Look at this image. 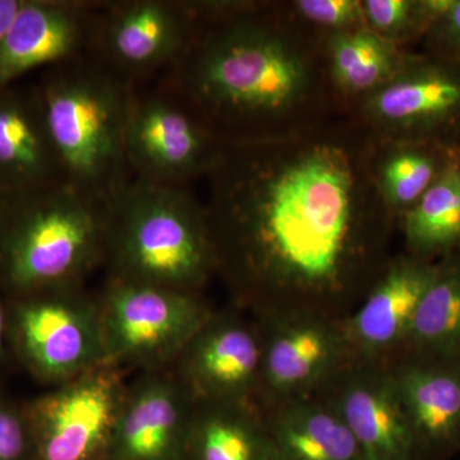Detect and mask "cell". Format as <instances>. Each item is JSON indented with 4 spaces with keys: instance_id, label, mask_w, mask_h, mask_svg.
I'll list each match as a JSON object with an SVG mask.
<instances>
[{
    "instance_id": "1",
    "label": "cell",
    "mask_w": 460,
    "mask_h": 460,
    "mask_svg": "<svg viewBox=\"0 0 460 460\" xmlns=\"http://www.w3.org/2000/svg\"><path fill=\"white\" fill-rule=\"evenodd\" d=\"M376 140L353 109L302 131L224 145L205 210L235 307L343 320L392 260L399 226L375 180Z\"/></svg>"
},
{
    "instance_id": "2",
    "label": "cell",
    "mask_w": 460,
    "mask_h": 460,
    "mask_svg": "<svg viewBox=\"0 0 460 460\" xmlns=\"http://www.w3.org/2000/svg\"><path fill=\"white\" fill-rule=\"evenodd\" d=\"M199 25L157 87L224 145L308 128L341 109L323 38L284 3L190 0Z\"/></svg>"
},
{
    "instance_id": "3",
    "label": "cell",
    "mask_w": 460,
    "mask_h": 460,
    "mask_svg": "<svg viewBox=\"0 0 460 460\" xmlns=\"http://www.w3.org/2000/svg\"><path fill=\"white\" fill-rule=\"evenodd\" d=\"M109 279L202 295L215 278L205 204L189 186L131 178L107 202Z\"/></svg>"
},
{
    "instance_id": "4",
    "label": "cell",
    "mask_w": 460,
    "mask_h": 460,
    "mask_svg": "<svg viewBox=\"0 0 460 460\" xmlns=\"http://www.w3.org/2000/svg\"><path fill=\"white\" fill-rule=\"evenodd\" d=\"M105 215L66 181L0 196V295L84 286L104 268Z\"/></svg>"
},
{
    "instance_id": "5",
    "label": "cell",
    "mask_w": 460,
    "mask_h": 460,
    "mask_svg": "<svg viewBox=\"0 0 460 460\" xmlns=\"http://www.w3.org/2000/svg\"><path fill=\"white\" fill-rule=\"evenodd\" d=\"M36 87L65 181L108 202L132 178L124 144L136 86L89 54L45 69Z\"/></svg>"
},
{
    "instance_id": "6",
    "label": "cell",
    "mask_w": 460,
    "mask_h": 460,
    "mask_svg": "<svg viewBox=\"0 0 460 460\" xmlns=\"http://www.w3.org/2000/svg\"><path fill=\"white\" fill-rule=\"evenodd\" d=\"M12 361L50 387L108 363L98 296L84 286L7 299Z\"/></svg>"
},
{
    "instance_id": "7",
    "label": "cell",
    "mask_w": 460,
    "mask_h": 460,
    "mask_svg": "<svg viewBox=\"0 0 460 460\" xmlns=\"http://www.w3.org/2000/svg\"><path fill=\"white\" fill-rule=\"evenodd\" d=\"M96 296L108 363L137 374L172 367L214 311L202 295L109 278Z\"/></svg>"
},
{
    "instance_id": "8",
    "label": "cell",
    "mask_w": 460,
    "mask_h": 460,
    "mask_svg": "<svg viewBox=\"0 0 460 460\" xmlns=\"http://www.w3.org/2000/svg\"><path fill=\"white\" fill-rule=\"evenodd\" d=\"M352 109L378 142L456 145L460 65L410 53L389 81Z\"/></svg>"
},
{
    "instance_id": "9",
    "label": "cell",
    "mask_w": 460,
    "mask_h": 460,
    "mask_svg": "<svg viewBox=\"0 0 460 460\" xmlns=\"http://www.w3.org/2000/svg\"><path fill=\"white\" fill-rule=\"evenodd\" d=\"M126 374L105 363L23 402L33 460H107Z\"/></svg>"
},
{
    "instance_id": "10",
    "label": "cell",
    "mask_w": 460,
    "mask_h": 460,
    "mask_svg": "<svg viewBox=\"0 0 460 460\" xmlns=\"http://www.w3.org/2000/svg\"><path fill=\"white\" fill-rule=\"evenodd\" d=\"M250 314L261 345V408L320 394L353 362L341 319L296 310Z\"/></svg>"
},
{
    "instance_id": "11",
    "label": "cell",
    "mask_w": 460,
    "mask_h": 460,
    "mask_svg": "<svg viewBox=\"0 0 460 460\" xmlns=\"http://www.w3.org/2000/svg\"><path fill=\"white\" fill-rule=\"evenodd\" d=\"M126 159L136 180L189 186L208 178L224 144L165 90L135 87L126 128Z\"/></svg>"
},
{
    "instance_id": "12",
    "label": "cell",
    "mask_w": 460,
    "mask_h": 460,
    "mask_svg": "<svg viewBox=\"0 0 460 460\" xmlns=\"http://www.w3.org/2000/svg\"><path fill=\"white\" fill-rule=\"evenodd\" d=\"M199 25L190 0L102 2L90 56L127 83L142 86L177 63Z\"/></svg>"
},
{
    "instance_id": "13",
    "label": "cell",
    "mask_w": 460,
    "mask_h": 460,
    "mask_svg": "<svg viewBox=\"0 0 460 460\" xmlns=\"http://www.w3.org/2000/svg\"><path fill=\"white\" fill-rule=\"evenodd\" d=\"M172 370L195 401L257 402L261 345L252 316L237 307L213 311Z\"/></svg>"
},
{
    "instance_id": "14",
    "label": "cell",
    "mask_w": 460,
    "mask_h": 460,
    "mask_svg": "<svg viewBox=\"0 0 460 460\" xmlns=\"http://www.w3.org/2000/svg\"><path fill=\"white\" fill-rule=\"evenodd\" d=\"M317 395L341 414L363 459L422 460L387 363H349Z\"/></svg>"
},
{
    "instance_id": "15",
    "label": "cell",
    "mask_w": 460,
    "mask_h": 460,
    "mask_svg": "<svg viewBox=\"0 0 460 460\" xmlns=\"http://www.w3.org/2000/svg\"><path fill=\"white\" fill-rule=\"evenodd\" d=\"M193 404L172 367L138 372L127 384L107 460H183Z\"/></svg>"
},
{
    "instance_id": "16",
    "label": "cell",
    "mask_w": 460,
    "mask_h": 460,
    "mask_svg": "<svg viewBox=\"0 0 460 460\" xmlns=\"http://www.w3.org/2000/svg\"><path fill=\"white\" fill-rule=\"evenodd\" d=\"M102 2L23 0L0 41V89L38 69L89 56Z\"/></svg>"
},
{
    "instance_id": "17",
    "label": "cell",
    "mask_w": 460,
    "mask_h": 460,
    "mask_svg": "<svg viewBox=\"0 0 460 460\" xmlns=\"http://www.w3.org/2000/svg\"><path fill=\"white\" fill-rule=\"evenodd\" d=\"M438 261L405 252L393 256L367 295L341 320L353 362L390 363L402 353Z\"/></svg>"
},
{
    "instance_id": "18",
    "label": "cell",
    "mask_w": 460,
    "mask_h": 460,
    "mask_svg": "<svg viewBox=\"0 0 460 460\" xmlns=\"http://www.w3.org/2000/svg\"><path fill=\"white\" fill-rule=\"evenodd\" d=\"M420 459L460 449V361L399 357L387 363Z\"/></svg>"
},
{
    "instance_id": "19",
    "label": "cell",
    "mask_w": 460,
    "mask_h": 460,
    "mask_svg": "<svg viewBox=\"0 0 460 460\" xmlns=\"http://www.w3.org/2000/svg\"><path fill=\"white\" fill-rule=\"evenodd\" d=\"M62 181L36 84L0 89V196Z\"/></svg>"
},
{
    "instance_id": "20",
    "label": "cell",
    "mask_w": 460,
    "mask_h": 460,
    "mask_svg": "<svg viewBox=\"0 0 460 460\" xmlns=\"http://www.w3.org/2000/svg\"><path fill=\"white\" fill-rule=\"evenodd\" d=\"M183 460H279L256 402L195 401Z\"/></svg>"
},
{
    "instance_id": "21",
    "label": "cell",
    "mask_w": 460,
    "mask_h": 460,
    "mask_svg": "<svg viewBox=\"0 0 460 460\" xmlns=\"http://www.w3.org/2000/svg\"><path fill=\"white\" fill-rule=\"evenodd\" d=\"M279 460H365L341 414L321 395L262 408Z\"/></svg>"
},
{
    "instance_id": "22",
    "label": "cell",
    "mask_w": 460,
    "mask_h": 460,
    "mask_svg": "<svg viewBox=\"0 0 460 460\" xmlns=\"http://www.w3.org/2000/svg\"><path fill=\"white\" fill-rule=\"evenodd\" d=\"M323 48L332 89L350 108L389 81L410 56L367 27L325 36Z\"/></svg>"
},
{
    "instance_id": "23",
    "label": "cell",
    "mask_w": 460,
    "mask_h": 460,
    "mask_svg": "<svg viewBox=\"0 0 460 460\" xmlns=\"http://www.w3.org/2000/svg\"><path fill=\"white\" fill-rule=\"evenodd\" d=\"M399 357L460 361L459 250L438 260Z\"/></svg>"
},
{
    "instance_id": "24",
    "label": "cell",
    "mask_w": 460,
    "mask_h": 460,
    "mask_svg": "<svg viewBox=\"0 0 460 460\" xmlns=\"http://www.w3.org/2000/svg\"><path fill=\"white\" fill-rule=\"evenodd\" d=\"M456 157L458 144L376 141L375 180L387 208L399 219Z\"/></svg>"
},
{
    "instance_id": "25",
    "label": "cell",
    "mask_w": 460,
    "mask_h": 460,
    "mask_svg": "<svg viewBox=\"0 0 460 460\" xmlns=\"http://www.w3.org/2000/svg\"><path fill=\"white\" fill-rule=\"evenodd\" d=\"M407 252L422 259L445 256L460 246V174L458 157L399 217Z\"/></svg>"
},
{
    "instance_id": "26",
    "label": "cell",
    "mask_w": 460,
    "mask_h": 460,
    "mask_svg": "<svg viewBox=\"0 0 460 460\" xmlns=\"http://www.w3.org/2000/svg\"><path fill=\"white\" fill-rule=\"evenodd\" d=\"M453 0H362L365 26L381 38L404 48L447 13Z\"/></svg>"
},
{
    "instance_id": "27",
    "label": "cell",
    "mask_w": 460,
    "mask_h": 460,
    "mask_svg": "<svg viewBox=\"0 0 460 460\" xmlns=\"http://www.w3.org/2000/svg\"><path fill=\"white\" fill-rule=\"evenodd\" d=\"M284 5L296 22L323 39L366 27L362 0H296Z\"/></svg>"
},
{
    "instance_id": "28",
    "label": "cell",
    "mask_w": 460,
    "mask_h": 460,
    "mask_svg": "<svg viewBox=\"0 0 460 460\" xmlns=\"http://www.w3.org/2000/svg\"><path fill=\"white\" fill-rule=\"evenodd\" d=\"M0 460H33V444L23 402L0 394Z\"/></svg>"
},
{
    "instance_id": "29",
    "label": "cell",
    "mask_w": 460,
    "mask_h": 460,
    "mask_svg": "<svg viewBox=\"0 0 460 460\" xmlns=\"http://www.w3.org/2000/svg\"><path fill=\"white\" fill-rule=\"evenodd\" d=\"M428 54L460 65V0H453L438 22L425 35Z\"/></svg>"
},
{
    "instance_id": "30",
    "label": "cell",
    "mask_w": 460,
    "mask_h": 460,
    "mask_svg": "<svg viewBox=\"0 0 460 460\" xmlns=\"http://www.w3.org/2000/svg\"><path fill=\"white\" fill-rule=\"evenodd\" d=\"M11 361L8 344V305L7 299L0 295V368Z\"/></svg>"
},
{
    "instance_id": "31",
    "label": "cell",
    "mask_w": 460,
    "mask_h": 460,
    "mask_svg": "<svg viewBox=\"0 0 460 460\" xmlns=\"http://www.w3.org/2000/svg\"><path fill=\"white\" fill-rule=\"evenodd\" d=\"M23 0H0V41L17 16Z\"/></svg>"
},
{
    "instance_id": "32",
    "label": "cell",
    "mask_w": 460,
    "mask_h": 460,
    "mask_svg": "<svg viewBox=\"0 0 460 460\" xmlns=\"http://www.w3.org/2000/svg\"><path fill=\"white\" fill-rule=\"evenodd\" d=\"M458 172L460 174V136H459V141H458Z\"/></svg>"
}]
</instances>
